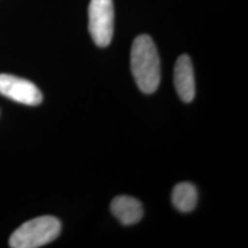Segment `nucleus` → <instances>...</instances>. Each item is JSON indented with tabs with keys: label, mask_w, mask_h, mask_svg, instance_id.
<instances>
[{
	"label": "nucleus",
	"mask_w": 248,
	"mask_h": 248,
	"mask_svg": "<svg viewBox=\"0 0 248 248\" xmlns=\"http://www.w3.org/2000/svg\"><path fill=\"white\" fill-rule=\"evenodd\" d=\"M131 71L141 92L151 94L159 88L161 80L160 57L150 36L140 35L133 40Z\"/></svg>",
	"instance_id": "1"
},
{
	"label": "nucleus",
	"mask_w": 248,
	"mask_h": 248,
	"mask_svg": "<svg viewBox=\"0 0 248 248\" xmlns=\"http://www.w3.org/2000/svg\"><path fill=\"white\" fill-rule=\"evenodd\" d=\"M61 223L54 216H39L23 223L9 238L12 248H37L57 239Z\"/></svg>",
	"instance_id": "2"
},
{
	"label": "nucleus",
	"mask_w": 248,
	"mask_h": 248,
	"mask_svg": "<svg viewBox=\"0 0 248 248\" xmlns=\"http://www.w3.org/2000/svg\"><path fill=\"white\" fill-rule=\"evenodd\" d=\"M113 0H91L89 6V30L95 45L106 47L114 33Z\"/></svg>",
	"instance_id": "3"
},
{
	"label": "nucleus",
	"mask_w": 248,
	"mask_h": 248,
	"mask_svg": "<svg viewBox=\"0 0 248 248\" xmlns=\"http://www.w3.org/2000/svg\"><path fill=\"white\" fill-rule=\"evenodd\" d=\"M0 94L28 106L43 101L42 92L32 82L8 74H0Z\"/></svg>",
	"instance_id": "4"
},
{
	"label": "nucleus",
	"mask_w": 248,
	"mask_h": 248,
	"mask_svg": "<svg viewBox=\"0 0 248 248\" xmlns=\"http://www.w3.org/2000/svg\"><path fill=\"white\" fill-rule=\"evenodd\" d=\"M173 82L179 98L184 102H191L195 95L193 64L188 55L183 54L177 59L173 70Z\"/></svg>",
	"instance_id": "5"
},
{
	"label": "nucleus",
	"mask_w": 248,
	"mask_h": 248,
	"mask_svg": "<svg viewBox=\"0 0 248 248\" xmlns=\"http://www.w3.org/2000/svg\"><path fill=\"white\" fill-rule=\"evenodd\" d=\"M110 210L123 225L136 224L144 215L140 201L128 195H119L114 198L110 203Z\"/></svg>",
	"instance_id": "6"
},
{
	"label": "nucleus",
	"mask_w": 248,
	"mask_h": 248,
	"mask_svg": "<svg viewBox=\"0 0 248 248\" xmlns=\"http://www.w3.org/2000/svg\"><path fill=\"white\" fill-rule=\"evenodd\" d=\"M171 200L173 206L182 213H190L198 202L197 188L191 183H179L173 187Z\"/></svg>",
	"instance_id": "7"
}]
</instances>
